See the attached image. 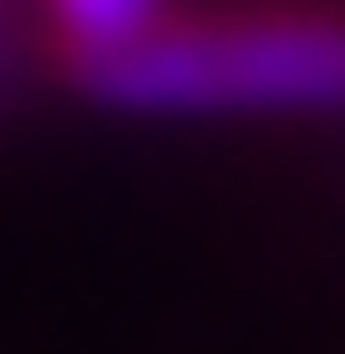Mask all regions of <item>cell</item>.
I'll return each mask as SVG.
<instances>
[{
  "label": "cell",
  "instance_id": "cell-1",
  "mask_svg": "<svg viewBox=\"0 0 345 354\" xmlns=\"http://www.w3.org/2000/svg\"><path fill=\"white\" fill-rule=\"evenodd\" d=\"M112 113H345L337 0L177 8L145 41L65 73Z\"/></svg>",
  "mask_w": 345,
  "mask_h": 354
},
{
  "label": "cell",
  "instance_id": "cell-2",
  "mask_svg": "<svg viewBox=\"0 0 345 354\" xmlns=\"http://www.w3.org/2000/svg\"><path fill=\"white\" fill-rule=\"evenodd\" d=\"M48 8V32H57V65H97L112 48L145 41L161 17H177V0H41Z\"/></svg>",
  "mask_w": 345,
  "mask_h": 354
}]
</instances>
